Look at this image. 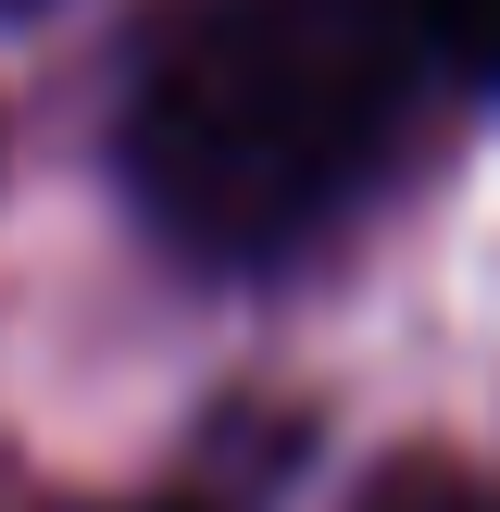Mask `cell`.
<instances>
[{"mask_svg": "<svg viewBox=\"0 0 500 512\" xmlns=\"http://www.w3.org/2000/svg\"><path fill=\"white\" fill-rule=\"evenodd\" d=\"M363 512H500V475H463V463H400L375 475Z\"/></svg>", "mask_w": 500, "mask_h": 512, "instance_id": "3", "label": "cell"}, {"mask_svg": "<svg viewBox=\"0 0 500 512\" xmlns=\"http://www.w3.org/2000/svg\"><path fill=\"white\" fill-rule=\"evenodd\" d=\"M0 13H38V0H0Z\"/></svg>", "mask_w": 500, "mask_h": 512, "instance_id": "4", "label": "cell"}, {"mask_svg": "<svg viewBox=\"0 0 500 512\" xmlns=\"http://www.w3.org/2000/svg\"><path fill=\"white\" fill-rule=\"evenodd\" d=\"M413 75V0H188L125 100V188L200 263H288L375 188Z\"/></svg>", "mask_w": 500, "mask_h": 512, "instance_id": "1", "label": "cell"}, {"mask_svg": "<svg viewBox=\"0 0 500 512\" xmlns=\"http://www.w3.org/2000/svg\"><path fill=\"white\" fill-rule=\"evenodd\" d=\"M425 63L463 75V88H500V0H413Z\"/></svg>", "mask_w": 500, "mask_h": 512, "instance_id": "2", "label": "cell"}]
</instances>
